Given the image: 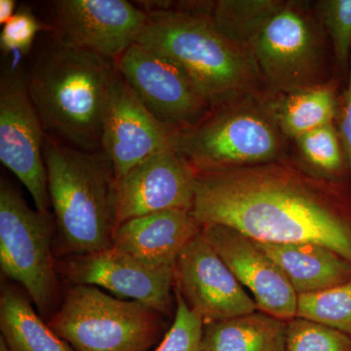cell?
<instances>
[{"instance_id": "1", "label": "cell", "mask_w": 351, "mask_h": 351, "mask_svg": "<svg viewBox=\"0 0 351 351\" xmlns=\"http://www.w3.org/2000/svg\"><path fill=\"white\" fill-rule=\"evenodd\" d=\"M191 213L201 226L265 243L320 244L351 263V191L285 160L197 173Z\"/></svg>"}, {"instance_id": "2", "label": "cell", "mask_w": 351, "mask_h": 351, "mask_svg": "<svg viewBox=\"0 0 351 351\" xmlns=\"http://www.w3.org/2000/svg\"><path fill=\"white\" fill-rule=\"evenodd\" d=\"M45 43L27 73L44 130L76 149L101 151L114 61L64 43L54 32Z\"/></svg>"}, {"instance_id": "3", "label": "cell", "mask_w": 351, "mask_h": 351, "mask_svg": "<svg viewBox=\"0 0 351 351\" xmlns=\"http://www.w3.org/2000/svg\"><path fill=\"white\" fill-rule=\"evenodd\" d=\"M147 20L137 43L169 57L191 76L210 106L244 95L263 93L253 53L232 43L209 13L145 1Z\"/></svg>"}, {"instance_id": "4", "label": "cell", "mask_w": 351, "mask_h": 351, "mask_svg": "<svg viewBox=\"0 0 351 351\" xmlns=\"http://www.w3.org/2000/svg\"><path fill=\"white\" fill-rule=\"evenodd\" d=\"M43 158L61 258L112 247L115 175L101 151L76 149L46 134Z\"/></svg>"}, {"instance_id": "5", "label": "cell", "mask_w": 351, "mask_h": 351, "mask_svg": "<svg viewBox=\"0 0 351 351\" xmlns=\"http://www.w3.org/2000/svg\"><path fill=\"white\" fill-rule=\"evenodd\" d=\"M172 145L204 173L284 160L286 138L271 95L256 93L214 106L195 125L176 133Z\"/></svg>"}, {"instance_id": "6", "label": "cell", "mask_w": 351, "mask_h": 351, "mask_svg": "<svg viewBox=\"0 0 351 351\" xmlns=\"http://www.w3.org/2000/svg\"><path fill=\"white\" fill-rule=\"evenodd\" d=\"M162 317L143 302L71 285L47 324L75 351H149L160 339Z\"/></svg>"}, {"instance_id": "7", "label": "cell", "mask_w": 351, "mask_h": 351, "mask_svg": "<svg viewBox=\"0 0 351 351\" xmlns=\"http://www.w3.org/2000/svg\"><path fill=\"white\" fill-rule=\"evenodd\" d=\"M326 34L317 11L304 2L284 1L250 46L270 95L332 80L327 76Z\"/></svg>"}, {"instance_id": "8", "label": "cell", "mask_w": 351, "mask_h": 351, "mask_svg": "<svg viewBox=\"0 0 351 351\" xmlns=\"http://www.w3.org/2000/svg\"><path fill=\"white\" fill-rule=\"evenodd\" d=\"M54 221L32 210L6 179L0 182V267L19 283L41 317L57 311L56 260L53 254Z\"/></svg>"}, {"instance_id": "9", "label": "cell", "mask_w": 351, "mask_h": 351, "mask_svg": "<svg viewBox=\"0 0 351 351\" xmlns=\"http://www.w3.org/2000/svg\"><path fill=\"white\" fill-rule=\"evenodd\" d=\"M8 57L0 75V160L24 184L36 210L50 214L43 158L46 132L27 90L22 56Z\"/></svg>"}, {"instance_id": "10", "label": "cell", "mask_w": 351, "mask_h": 351, "mask_svg": "<svg viewBox=\"0 0 351 351\" xmlns=\"http://www.w3.org/2000/svg\"><path fill=\"white\" fill-rule=\"evenodd\" d=\"M114 63L147 112L176 133L195 125L211 110L186 71L152 48L133 44Z\"/></svg>"}, {"instance_id": "11", "label": "cell", "mask_w": 351, "mask_h": 351, "mask_svg": "<svg viewBox=\"0 0 351 351\" xmlns=\"http://www.w3.org/2000/svg\"><path fill=\"white\" fill-rule=\"evenodd\" d=\"M57 272L73 285L107 289L119 297L147 304L163 315L172 306L174 267H152L112 246L56 261Z\"/></svg>"}, {"instance_id": "12", "label": "cell", "mask_w": 351, "mask_h": 351, "mask_svg": "<svg viewBox=\"0 0 351 351\" xmlns=\"http://www.w3.org/2000/svg\"><path fill=\"white\" fill-rule=\"evenodd\" d=\"M174 286L204 324L253 313L258 307L202 232L181 252Z\"/></svg>"}, {"instance_id": "13", "label": "cell", "mask_w": 351, "mask_h": 351, "mask_svg": "<svg viewBox=\"0 0 351 351\" xmlns=\"http://www.w3.org/2000/svg\"><path fill=\"white\" fill-rule=\"evenodd\" d=\"M197 172L172 145L115 180L117 226L128 219L169 209H193Z\"/></svg>"}, {"instance_id": "14", "label": "cell", "mask_w": 351, "mask_h": 351, "mask_svg": "<svg viewBox=\"0 0 351 351\" xmlns=\"http://www.w3.org/2000/svg\"><path fill=\"white\" fill-rule=\"evenodd\" d=\"M52 7L53 32L62 40L112 61L137 43L147 20L125 0H59Z\"/></svg>"}, {"instance_id": "15", "label": "cell", "mask_w": 351, "mask_h": 351, "mask_svg": "<svg viewBox=\"0 0 351 351\" xmlns=\"http://www.w3.org/2000/svg\"><path fill=\"white\" fill-rule=\"evenodd\" d=\"M175 134L147 112L115 69L101 136V152L112 163L115 180L154 152L172 145Z\"/></svg>"}, {"instance_id": "16", "label": "cell", "mask_w": 351, "mask_h": 351, "mask_svg": "<svg viewBox=\"0 0 351 351\" xmlns=\"http://www.w3.org/2000/svg\"><path fill=\"white\" fill-rule=\"evenodd\" d=\"M201 232L239 282L250 291L258 311L286 322L297 317L299 295L256 241L225 226H203Z\"/></svg>"}, {"instance_id": "17", "label": "cell", "mask_w": 351, "mask_h": 351, "mask_svg": "<svg viewBox=\"0 0 351 351\" xmlns=\"http://www.w3.org/2000/svg\"><path fill=\"white\" fill-rule=\"evenodd\" d=\"M200 232L191 210H163L117 226L112 246L152 267H174L184 247Z\"/></svg>"}, {"instance_id": "18", "label": "cell", "mask_w": 351, "mask_h": 351, "mask_svg": "<svg viewBox=\"0 0 351 351\" xmlns=\"http://www.w3.org/2000/svg\"><path fill=\"white\" fill-rule=\"evenodd\" d=\"M256 243L280 267L298 295L321 292L351 279V263L323 245Z\"/></svg>"}, {"instance_id": "19", "label": "cell", "mask_w": 351, "mask_h": 351, "mask_svg": "<svg viewBox=\"0 0 351 351\" xmlns=\"http://www.w3.org/2000/svg\"><path fill=\"white\" fill-rule=\"evenodd\" d=\"M287 322L263 311L203 328V351H286Z\"/></svg>"}, {"instance_id": "20", "label": "cell", "mask_w": 351, "mask_h": 351, "mask_svg": "<svg viewBox=\"0 0 351 351\" xmlns=\"http://www.w3.org/2000/svg\"><path fill=\"white\" fill-rule=\"evenodd\" d=\"M0 330L11 351H75L41 319L27 295L12 286L2 288Z\"/></svg>"}, {"instance_id": "21", "label": "cell", "mask_w": 351, "mask_h": 351, "mask_svg": "<svg viewBox=\"0 0 351 351\" xmlns=\"http://www.w3.org/2000/svg\"><path fill=\"white\" fill-rule=\"evenodd\" d=\"M338 85L335 80L293 93L271 95L279 128L286 138H297L335 123L338 110Z\"/></svg>"}, {"instance_id": "22", "label": "cell", "mask_w": 351, "mask_h": 351, "mask_svg": "<svg viewBox=\"0 0 351 351\" xmlns=\"http://www.w3.org/2000/svg\"><path fill=\"white\" fill-rule=\"evenodd\" d=\"M283 4L280 0H219L211 4L209 16L223 36L250 49L252 43Z\"/></svg>"}, {"instance_id": "23", "label": "cell", "mask_w": 351, "mask_h": 351, "mask_svg": "<svg viewBox=\"0 0 351 351\" xmlns=\"http://www.w3.org/2000/svg\"><path fill=\"white\" fill-rule=\"evenodd\" d=\"M297 317L319 323L351 337V279L328 290L299 295Z\"/></svg>"}, {"instance_id": "24", "label": "cell", "mask_w": 351, "mask_h": 351, "mask_svg": "<svg viewBox=\"0 0 351 351\" xmlns=\"http://www.w3.org/2000/svg\"><path fill=\"white\" fill-rule=\"evenodd\" d=\"M302 156L320 178L343 179L348 167L335 123L328 124L295 138Z\"/></svg>"}, {"instance_id": "25", "label": "cell", "mask_w": 351, "mask_h": 351, "mask_svg": "<svg viewBox=\"0 0 351 351\" xmlns=\"http://www.w3.org/2000/svg\"><path fill=\"white\" fill-rule=\"evenodd\" d=\"M316 11L332 44L335 62L348 78L351 59V0H322Z\"/></svg>"}, {"instance_id": "26", "label": "cell", "mask_w": 351, "mask_h": 351, "mask_svg": "<svg viewBox=\"0 0 351 351\" xmlns=\"http://www.w3.org/2000/svg\"><path fill=\"white\" fill-rule=\"evenodd\" d=\"M286 351H351V337L313 321L287 322Z\"/></svg>"}, {"instance_id": "27", "label": "cell", "mask_w": 351, "mask_h": 351, "mask_svg": "<svg viewBox=\"0 0 351 351\" xmlns=\"http://www.w3.org/2000/svg\"><path fill=\"white\" fill-rule=\"evenodd\" d=\"M175 297L177 308L174 322L154 351H203L202 318L188 306L177 290Z\"/></svg>"}, {"instance_id": "28", "label": "cell", "mask_w": 351, "mask_h": 351, "mask_svg": "<svg viewBox=\"0 0 351 351\" xmlns=\"http://www.w3.org/2000/svg\"><path fill=\"white\" fill-rule=\"evenodd\" d=\"M39 32H53L52 25L41 22L29 6H21L2 27L0 34L2 52L6 56H29Z\"/></svg>"}, {"instance_id": "29", "label": "cell", "mask_w": 351, "mask_h": 351, "mask_svg": "<svg viewBox=\"0 0 351 351\" xmlns=\"http://www.w3.org/2000/svg\"><path fill=\"white\" fill-rule=\"evenodd\" d=\"M335 125L338 131L346 162L351 171V59L348 84L345 91L339 96Z\"/></svg>"}, {"instance_id": "30", "label": "cell", "mask_w": 351, "mask_h": 351, "mask_svg": "<svg viewBox=\"0 0 351 351\" xmlns=\"http://www.w3.org/2000/svg\"><path fill=\"white\" fill-rule=\"evenodd\" d=\"M15 0H1L0 1V24L4 25L16 13Z\"/></svg>"}, {"instance_id": "31", "label": "cell", "mask_w": 351, "mask_h": 351, "mask_svg": "<svg viewBox=\"0 0 351 351\" xmlns=\"http://www.w3.org/2000/svg\"><path fill=\"white\" fill-rule=\"evenodd\" d=\"M0 351H11L10 348H8L4 339L0 336Z\"/></svg>"}]
</instances>
